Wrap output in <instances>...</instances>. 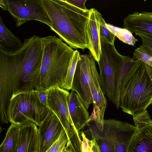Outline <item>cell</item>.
<instances>
[{
  "mask_svg": "<svg viewBox=\"0 0 152 152\" xmlns=\"http://www.w3.org/2000/svg\"><path fill=\"white\" fill-rule=\"evenodd\" d=\"M62 152H72L69 149L67 148L66 146H65Z\"/></svg>",
  "mask_w": 152,
  "mask_h": 152,
  "instance_id": "obj_29",
  "label": "cell"
},
{
  "mask_svg": "<svg viewBox=\"0 0 152 152\" xmlns=\"http://www.w3.org/2000/svg\"><path fill=\"white\" fill-rule=\"evenodd\" d=\"M35 90L38 93L41 101L45 106L48 107L47 102L48 90H46L40 86H37L35 88Z\"/></svg>",
  "mask_w": 152,
  "mask_h": 152,
  "instance_id": "obj_26",
  "label": "cell"
},
{
  "mask_svg": "<svg viewBox=\"0 0 152 152\" xmlns=\"http://www.w3.org/2000/svg\"><path fill=\"white\" fill-rule=\"evenodd\" d=\"M20 124H11L0 146V152H15L19 133Z\"/></svg>",
  "mask_w": 152,
  "mask_h": 152,
  "instance_id": "obj_20",
  "label": "cell"
},
{
  "mask_svg": "<svg viewBox=\"0 0 152 152\" xmlns=\"http://www.w3.org/2000/svg\"><path fill=\"white\" fill-rule=\"evenodd\" d=\"M123 27L132 33L143 34L152 39V12H134L124 20Z\"/></svg>",
  "mask_w": 152,
  "mask_h": 152,
  "instance_id": "obj_15",
  "label": "cell"
},
{
  "mask_svg": "<svg viewBox=\"0 0 152 152\" xmlns=\"http://www.w3.org/2000/svg\"><path fill=\"white\" fill-rule=\"evenodd\" d=\"M66 1L72 5L80 9L84 10H88L85 6L87 0H66Z\"/></svg>",
  "mask_w": 152,
  "mask_h": 152,
  "instance_id": "obj_27",
  "label": "cell"
},
{
  "mask_svg": "<svg viewBox=\"0 0 152 152\" xmlns=\"http://www.w3.org/2000/svg\"><path fill=\"white\" fill-rule=\"evenodd\" d=\"M106 26L116 37L125 43L134 46L138 41L132 33L126 28L117 27L106 23Z\"/></svg>",
  "mask_w": 152,
  "mask_h": 152,
  "instance_id": "obj_21",
  "label": "cell"
},
{
  "mask_svg": "<svg viewBox=\"0 0 152 152\" xmlns=\"http://www.w3.org/2000/svg\"><path fill=\"white\" fill-rule=\"evenodd\" d=\"M70 93L58 85L48 90L47 106L60 121L66 132L68 141L67 148L72 152H81V137L71 118L68 100Z\"/></svg>",
  "mask_w": 152,
  "mask_h": 152,
  "instance_id": "obj_8",
  "label": "cell"
},
{
  "mask_svg": "<svg viewBox=\"0 0 152 152\" xmlns=\"http://www.w3.org/2000/svg\"><path fill=\"white\" fill-rule=\"evenodd\" d=\"M138 130L127 152H152V120L147 110L133 116Z\"/></svg>",
  "mask_w": 152,
  "mask_h": 152,
  "instance_id": "obj_12",
  "label": "cell"
},
{
  "mask_svg": "<svg viewBox=\"0 0 152 152\" xmlns=\"http://www.w3.org/2000/svg\"><path fill=\"white\" fill-rule=\"evenodd\" d=\"M64 129L58 118L50 110L38 128V152H46L58 139Z\"/></svg>",
  "mask_w": 152,
  "mask_h": 152,
  "instance_id": "obj_13",
  "label": "cell"
},
{
  "mask_svg": "<svg viewBox=\"0 0 152 152\" xmlns=\"http://www.w3.org/2000/svg\"><path fill=\"white\" fill-rule=\"evenodd\" d=\"M68 104L71 118L76 129L80 132L89 123V114L77 94L72 90Z\"/></svg>",
  "mask_w": 152,
  "mask_h": 152,
  "instance_id": "obj_17",
  "label": "cell"
},
{
  "mask_svg": "<svg viewBox=\"0 0 152 152\" xmlns=\"http://www.w3.org/2000/svg\"><path fill=\"white\" fill-rule=\"evenodd\" d=\"M50 110L41 101L35 89L12 96L8 107L9 121L20 124L31 122L39 126Z\"/></svg>",
  "mask_w": 152,
  "mask_h": 152,
  "instance_id": "obj_7",
  "label": "cell"
},
{
  "mask_svg": "<svg viewBox=\"0 0 152 152\" xmlns=\"http://www.w3.org/2000/svg\"><path fill=\"white\" fill-rule=\"evenodd\" d=\"M42 1L51 20L50 29L71 48L88 49L86 27L90 10L80 9L66 0Z\"/></svg>",
  "mask_w": 152,
  "mask_h": 152,
  "instance_id": "obj_2",
  "label": "cell"
},
{
  "mask_svg": "<svg viewBox=\"0 0 152 152\" xmlns=\"http://www.w3.org/2000/svg\"><path fill=\"white\" fill-rule=\"evenodd\" d=\"M93 56L88 54L80 55L76 65L72 80L71 90L75 92L87 110L93 100L89 87L91 64Z\"/></svg>",
  "mask_w": 152,
  "mask_h": 152,
  "instance_id": "obj_10",
  "label": "cell"
},
{
  "mask_svg": "<svg viewBox=\"0 0 152 152\" xmlns=\"http://www.w3.org/2000/svg\"><path fill=\"white\" fill-rule=\"evenodd\" d=\"M80 56V53L78 50L74 51L72 59L67 71L64 83L61 88L68 90L71 89L74 75Z\"/></svg>",
  "mask_w": 152,
  "mask_h": 152,
  "instance_id": "obj_22",
  "label": "cell"
},
{
  "mask_svg": "<svg viewBox=\"0 0 152 152\" xmlns=\"http://www.w3.org/2000/svg\"><path fill=\"white\" fill-rule=\"evenodd\" d=\"M147 72L150 79L152 80V67L146 63Z\"/></svg>",
  "mask_w": 152,
  "mask_h": 152,
  "instance_id": "obj_28",
  "label": "cell"
},
{
  "mask_svg": "<svg viewBox=\"0 0 152 152\" xmlns=\"http://www.w3.org/2000/svg\"><path fill=\"white\" fill-rule=\"evenodd\" d=\"M41 38L43 51L38 86L46 90L56 85L61 88L75 50L55 36Z\"/></svg>",
  "mask_w": 152,
  "mask_h": 152,
  "instance_id": "obj_4",
  "label": "cell"
},
{
  "mask_svg": "<svg viewBox=\"0 0 152 152\" xmlns=\"http://www.w3.org/2000/svg\"><path fill=\"white\" fill-rule=\"evenodd\" d=\"M101 14L94 8L90 9L89 18L86 27V33L89 44L88 49L98 62L101 53L100 36V21Z\"/></svg>",
  "mask_w": 152,
  "mask_h": 152,
  "instance_id": "obj_14",
  "label": "cell"
},
{
  "mask_svg": "<svg viewBox=\"0 0 152 152\" xmlns=\"http://www.w3.org/2000/svg\"><path fill=\"white\" fill-rule=\"evenodd\" d=\"M106 22L102 17L100 21V36L108 43L114 45L115 39V35L106 27Z\"/></svg>",
  "mask_w": 152,
  "mask_h": 152,
  "instance_id": "obj_25",
  "label": "cell"
},
{
  "mask_svg": "<svg viewBox=\"0 0 152 152\" xmlns=\"http://www.w3.org/2000/svg\"><path fill=\"white\" fill-rule=\"evenodd\" d=\"M137 35L141 39L142 43L134 50L132 58L133 59H140L152 67V39L144 34Z\"/></svg>",
  "mask_w": 152,
  "mask_h": 152,
  "instance_id": "obj_19",
  "label": "cell"
},
{
  "mask_svg": "<svg viewBox=\"0 0 152 152\" xmlns=\"http://www.w3.org/2000/svg\"><path fill=\"white\" fill-rule=\"evenodd\" d=\"M0 7L10 13L17 27L28 21L34 20L52 27L50 20L42 0H0Z\"/></svg>",
  "mask_w": 152,
  "mask_h": 152,
  "instance_id": "obj_9",
  "label": "cell"
},
{
  "mask_svg": "<svg viewBox=\"0 0 152 152\" xmlns=\"http://www.w3.org/2000/svg\"><path fill=\"white\" fill-rule=\"evenodd\" d=\"M95 61L93 56L91 61L89 85L93 100V110L88 122L94 121L99 130L102 131L103 129L104 117L107 101L102 90Z\"/></svg>",
  "mask_w": 152,
  "mask_h": 152,
  "instance_id": "obj_11",
  "label": "cell"
},
{
  "mask_svg": "<svg viewBox=\"0 0 152 152\" xmlns=\"http://www.w3.org/2000/svg\"><path fill=\"white\" fill-rule=\"evenodd\" d=\"M87 126L85 132L95 140L101 152H127L137 131L135 126L114 119L104 120L102 131L94 123Z\"/></svg>",
  "mask_w": 152,
  "mask_h": 152,
  "instance_id": "obj_6",
  "label": "cell"
},
{
  "mask_svg": "<svg viewBox=\"0 0 152 152\" xmlns=\"http://www.w3.org/2000/svg\"><path fill=\"white\" fill-rule=\"evenodd\" d=\"M68 141L67 135L64 129L58 139L46 152H62Z\"/></svg>",
  "mask_w": 152,
  "mask_h": 152,
  "instance_id": "obj_24",
  "label": "cell"
},
{
  "mask_svg": "<svg viewBox=\"0 0 152 152\" xmlns=\"http://www.w3.org/2000/svg\"><path fill=\"white\" fill-rule=\"evenodd\" d=\"M34 152H38V151H35Z\"/></svg>",
  "mask_w": 152,
  "mask_h": 152,
  "instance_id": "obj_30",
  "label": "cell"
},
{
  "mask_svg": "<svg viewBox=\"0 0 152 152\" xmlns=\"http://www.w3.org/2000/svg\"><path fill=\"white\" fill-rule=\"evenodd\" d=\"M80 134L82 138L81 152H101L95 139H88L83 132L81 131Z\"/></svg>",
  "mask_w": 152,
  "mask_h": 152,
  "instance_id": "obj_23",
  "label": "cell"
},
{
  "mask_svg": "<svg viewBox=\"0 0 152 152\" xmlns=\"http://www.w3.org/2000/svg\"><path fill=\"white\" fill-rule=\"evenodd\" d=\"M100 38L101 53L98 63L101 88L109 101L114 104L115 100L120 101L121 84L131 67L132 60L128 56L120 54L114 45Z\"/></svg>",
  "mask_w": 152,
  "mask_h": 152,
  "instance_id": "obj_5",
  "label": "cell"
},
{
  "mask_svg": "<svg viewBox=\"0 0 152 152\" xmlns=\"http://www.w3.org/2000/svg\"><path fill=\"white\" fill-rule=\"evenodd\" d=\"M43 51L41 37L25 39L16 51H0V116L8 118L11 98L34 89L39 85Z\"/></svg>",
  "mask_w": 152,
  "mask_h": 152,
  "instance_id": "obj_1",
  "label": "cell"
},
{
  "mask_svg": "<svg viewBox=\"0 0 152 152\" xmlns=\"http://www.w3.org/2000/svg\"><path fill=\"white\" fill-rule=\"evenodd\" d=\"M123 81L120 92V107L134 115L142 113L152 104V80L147 72L146 63L133 59Z\"/></svg>",
  "mask_w": 152,
  "mask_h": 152,
  "instance_id": "obj_3",
  "label": "cell"
},
{
  "mask_svg": "<svg viewBox=\"0 0 152 152\" xmlns=\"http://www.w3.org/2000/svg\"><path fill=\"white\" fill-rule=\"evenodd\" d=\"M38 128L34 123L27 122L20 124L18 143L15 152L38 151Z\"/></svg>",
  "mask_w": 152,
  "mask_h": 152,
  "instance_id": "obj_16",
  "label": "cell"
},
{
  "mask_svg": "<svg viewBox=\"0 0 152 152\" xmlns=\"http://www.w3.org/2000/svg\"><path fill=\"white\" fill-rule=\"evenodd\" d=\"M23 43L10 31L0 17V51L5 52L16 51L20 49Z\"/></svg>",
  "mask_w": 152,
  "mask_h": 152,
  "instance_id": "obj_18",
  "label": "cell"
}]
</instances>
